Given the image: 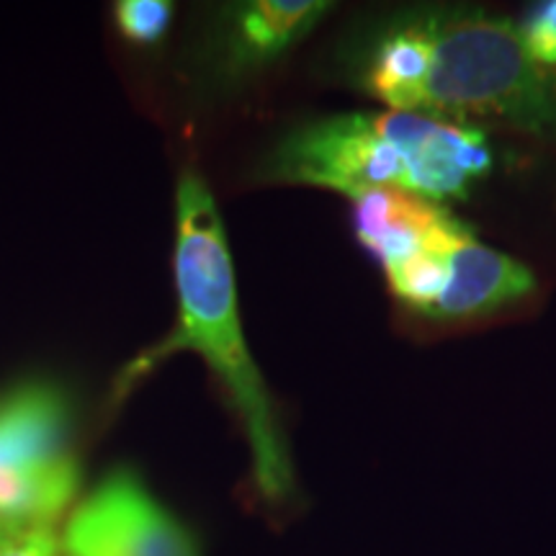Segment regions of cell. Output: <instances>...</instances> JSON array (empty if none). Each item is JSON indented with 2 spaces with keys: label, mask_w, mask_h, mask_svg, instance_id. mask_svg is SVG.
Masks as SVG:
<instances>
[{
  "label": "cell",
  "mask_w": 556,
  "mask_h": 556,
  "mask_svg": "<svg viewBox=\"0 0 556 556\" xmlns=\"http://www.w3.org/2000/svg\"><path fill=\"white\" fill-rule=\"evenodd\" d=\"M173 274L178 296L176 325L122 368L114 381V402L119 405L139 381L176 353H199L238 409L261 495L270 503L287 500L294 490L291 456L266 379L242 336L235 266L217 201L197 173H184L178 180Z\"/></svg>",
  "instance_id": "6da1fadb"
},
{
  "label": "cell",
  "mask_w": 556,
  "mask_h": 556,
  "mask_svg": "<svg viewBox=\"0 0 556 556\" xmlns=\"http://www.w3.org/2000/svg\"><path fill=\"white\" fill-rule=\"evenodd\" d=\"M492 168L479 129L407 111L345 114L304 124L270 152L266 178L315 186L348 199L402 189L441 201L467 197Z\"/></svg>",
  "instance_id": "7a4b0ae2"
},
{
  "label": "cell",
  "mask_w": 556,
  "mask_h": 556,
  "mask_svg": "<svg viewBox=\"0 0 556 556\" xmlns=\"http://www.w3.org/2000/svg\"><path fill=\"white\" fill-rule=\"evenodd\" d=\"M428 70L415 114L456 124L497 119L510 127L556 131V80L533 62L510 21L482 13L420 18Z\"/></svg>",
  "instance_id": "3957f363"
},
{
  "label": "cell",
  "mask_w": 556,
  "mask_h": 556,
  "mask_svg": "<svg viewBox=\"0 0 556 556\" xmlns=\"http://www.w3.org/2000/svg\"><path fill=\"white\" fill-rule=\"evenodd\" d=\"M60 539L62 556H201L189 528L129 469L83 497Z\"/></svg>",
  "instance_id": "277c9868"
},
{
  "label": "cell",
  "mask_w": 556,
  "mask_h": 556,
  "mask_svg": "<svg viewBox=\"0 0 556 556\" xmlns=\"http://www.w3.org/2000/svg\"><path fill=\"white\" fill-rule=\"evenodd\" d=\"M70 400L50 381H26L0 400V475H41L73 464Z\"/></svg>",
  "instance_id": "5b68a950"
},
{
  "label": "cell",
  "mask_w": 556,
  "mask_h": 556,
  "mask_svg": "<svg viewBox=\"0 0 556 556\" xmlns=\"http://www.w3.org/2000/svg\"><path fill=\"white\" fill-rule=\"evenodd\" d=\"M456 222L435 201L402 189H377L353 199L356 238L384 268L420 253Z\"/></svg>",
  "instance_id": "8992f818"
},
{
  "label": "cell",
  "mask_w": 556,
  "mask_h": 556,
  "mask_svg": "<svg viewBox=\"0 0 556 556\" xmlns=\"http://www.w3.org/2000/svg\"><path fill=\"white\" fill-rule=\"evenodd\" d=\"M536 278L523 263L479 242L467 227L448 250V287L430 312L435 319H464L531 294Z\"/></svg>",
  "instance_id": "52a82bcc"
},
{
  "label": "cell",
  "mask_w": 556,
  "mask_h": 556,
  "mask_svg": "<svg viewBox=\"0 0 556 556\" xmlns=\"http://www.w3.org/2000/svg\"><path fill=\"white\" fill-rule=\"evenodd\" d=\"M323 0H258L242 5L229 37V65L261 67L296 45L328 13Z\"/></svg>",
  "instance_id": "ba28073f"
},
{
  "label": "cell",
  "mask_w": 556,
  "mask_h": 556,
  "mask_svg": "<svg viewBox=\"0 0 556 556\" xmlns=\"http://www.w3.org/2000/svg\"><path fill=\"white\" fill-rule=\"evenodd\" d=\"M428 70V37L422 21H409L379 41L371 65L366 70V88L374 99L384 101L389 111L415 114L417 96Z\"/></svg>",
  "instance_id": "9c48e42d"
},
{
  "label": "cell",
  "mask_w": 556,
  "mask_h": 556,
  "mask_svg": "<svg viewBox=\"0 0 556 556\" xmlns=\"http://www.w3.org/2000/svg\"><path fill=\"white\" fill-rule=\"evenodd\" d=\"M464 229H467V225L456 222L443 238L430 242L420 253L384 268L389 289L400 302L430 317V312L435 309V304L441 302L443 291L448 287V250Z\"/></svg>",
  "instance_id": "30bf717a"
},
{
  "label": "cell",
  "mask_w": 556,
  "mask_h": 556,
  "mask_svg": "<svg viewBox=\"0 0 556 556\" xmlns=\"http://www.w3.org/2000/svg\"><path fill=\"white\" fill-rule=\"evenodd\" d=\"M114 18L122 37L135 45H155L165 37L173 18L168 0H122L114 5Z\"/></svg>",
  "instance_id": "8fae6325"
},
{
  "label": "cell",
  "mask_w": 556,
  "mask_h": 556,
  "mask_svg": "<svg viewBox=\"0 0 556 556\" xmlns=\"http://www.w3.org/2000/svg\"><path fill=\"white\" fill-rule=\"evenodd\" d=\"M526 50L541 67L556 65V0L539 5L520 29Z\"/></svg>",
  "instance_id": "7c38bea8"
},
{
  "label": "cell",
  "mask_w": 556,
  "mask_h": 556,
  "mask_svg": "<svg viewBox=\"0 0 556 556\" xmlns=\"http://www.w3.org/2000/svg\"><path fill=\"white\" fill-rule=\"evenodd\" d=\"M0 556H62L58 528H0Z\"/></svg>",
  "instance_id": "4fadbf2b"
}]
</instances>
